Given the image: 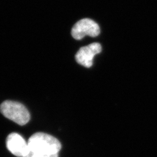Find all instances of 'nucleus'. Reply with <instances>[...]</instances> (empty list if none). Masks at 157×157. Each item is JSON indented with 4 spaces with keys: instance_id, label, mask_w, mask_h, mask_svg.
<instances>
[{
    "instance_id": "obj_1",
    "label": "nucleus",
    "mask_w": 157,
    "mask_h": 157,
    "mask_svg": "<svg viewBox=\"0 0 157 157\" xmlns=\"http://www.w3.org/2000/svg\"><path fill=\"white\" fill-rule=\"evenodd\" d=\"M29 152L41 155L58 154L61 144L56 137L43 132H37L30 136L28 141Z\"/></svg>"
},
{
    "instance_id": "obj_2",
    "label": "nucleus",
    "mask_w": 157,
    "mask_h": 157,
    "mask_svg": "<svg viewBox=\"0 0 157 157\" xmlns=\"http://www.w3.org/2000/svg\"><path fill=\"white\" fill-rule=\"evenodd\" d=\"M0 111L6 118L21 126L28 124L30 119L28 109L17 101H4L0 105Z\"/></svg>"
},
{
    "instance_id": "obj_3",
    "label": "nucleus",
    "mask_w": 157,
    "mask_h": 157,
    "mask_svg": "<svg viewBox=\"0 0 157 157\" xmlns=\"http://www.w3.org/2000/svg\"><path fill=\"white\" fill-rule=\"evenodd\" d=\"M100 32L97 23L90 19H83L76 23L72 30V35L76 40H81L86 36L96 37Z\"/></svg>"
},
{
    "instance_id": "obj_4",
    "label": "nucleus",
    "mask_w": 157,
    "mask_h": 157,
    "mask_svg": "<svg viewBox=\"0 0 157 157\" xmlns=\"http://www.w3.org/2000/svg\"><path fill=\"white\" fill-rule=\"evenodd\" d=\"M6 145L9 151L17 157H25L28 154V141L17 133H12L8 136Z\"/></svg>"
},
{
    "instance_id": "obj_5",
    "label": "nucleus",
    "mask_w": 157,
    "mask_h": 157,
    "mask_svg": "<svg viewBox=\"0 0 157 157\" xmlns=\"http://www.w3.org/2000/svg\"><path fill=\"white\" fill-rule=\"evenodd\" d=\"M100 44L94 43L82 47L76 54L77 62L84 67H90L93 65V58L97 54L101 52Z\"/></svg>"
},
{
    "instance_id": "obj_6",
    "label": "nucleus",
    "mask_w": 157,
    "mask_h": 157,
    "mask_svg": "<svg viewBox=\"0 0 157 157\" xmlns=\"http://www.w3.org/2000/svg\"><path fill=\"white\" fill-rule=\"evenodd\" d=\"M25 157H58V154H54V155H41V154H34V153L29 152L28 154Z\"/></svg>"
}]
</instances>
